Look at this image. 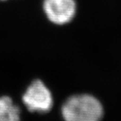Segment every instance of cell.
<instances>
[{
  "label": "cell",
  "mask_w": 121,
  "mask_h": 121,
  "mask_svg": "<svg viewBox=\"0 0 121 121\" xmlns=\"http://www.w3.org/2000/svg\"><path fill=\"white\" fill-rule=\"evenodd\" d=\"M60 112L67 121H98L104 116V107L92 95L76 94L64 101Z\"/></svg>",
  "instance_id": "obj_1"
},
{
  "label": "cell",
  "mask_w": 121,
  "mask_h": 121,
  "mask_svg": "<svg viewBox=\"0 0 121 121\" xmlns=\"http://www.w3.org/2000/svg\"><path fill=\"white\" fill-rule=\"evenodd\" d=\"M22 101L29 112L46 113L53 106V97L46 85L40 80H34L26 90Z\"/></svg>",
  "instance_id": "obj_2"
},
{
  "label": "cell",
  "mask_w": 121,
  "mask_h": 121,
  "mask_svg": "<svg viewBox=\"0 0 121 121\" xmlns=\"http://www.w3.org/2000/svg\"><path fill=\"white\" fill-rule=\"evenodd\" d=\"M42 9L51 23L65 25L74 19L77 4L75 0H44Z\"/></svg>",
  "instance_id": "obj_3"
},
{
  "label": "cell",
  "mask_w": 121,
  "mask_h": 121,
  "mask_svg": "<svg viewBox=\"0 0 121 121\" xmlns=\"http://www.w3.org/2000/svg\"><path fill=\"white\" fill-rule=\"evenodd\" d=\"M21 120V109L7 96H0V121H18Z\"/></svg>",
  "instance_id": "obj_4"
},
{
  "label": "cell",
  "mask_w": 121,
  "mask_h": 121,
  "mask_svg": "<svg viewBox=\"0 0 121 121\" xmlns=\"http://www.w3.org/2000/svg\"><path fill=\"white\" fill-rule=\"evenodd\" d=\"M2 1H5V0H2Z\"/></svg>",
  "instance_id": "obj_5"
}]
</instances>
